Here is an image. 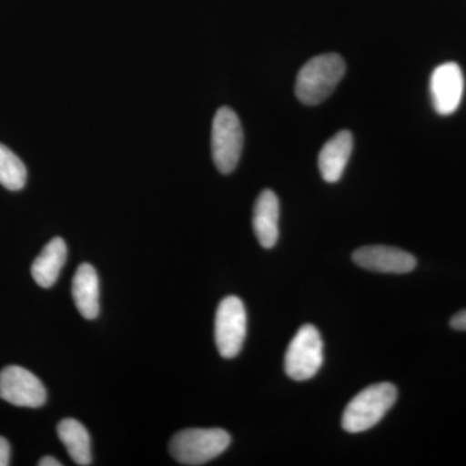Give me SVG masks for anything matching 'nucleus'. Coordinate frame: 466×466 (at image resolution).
I'll return each mask as SVG.
<instances>
[{
  "label": "nucleus",
  "mask_w": 466,
  "mask_h": 466,
  "mask_svg": "<svg viewBox=\"0 0 466 466\" xmlns=\"http://www.w3.org/2000/svg\"><path fill=\"white\" fill-rule=\"evenodd\" d=\"M323 361L320 333L315 325H303L288 346L284 359L285 373L294 381H308L318 375Z\"/></svg>",
  "instance_id": "39448f33"
},
{
  "label": "nucleus",
  "mask_w": 466,
  "mask_h": 466,
  "mask_svg": "<svg viewBox=\"0 0 466 466\" xmlns=\"http://www.w3.org/2000/svg\"><path fill=\"white\" fill-rule=\"evenodd\" d=\"M352 260L361 268L381 274H408L417 266V260L412 254L400 248L385 245L360 248L352 254Z\"/></svg>",
  "instance_id": "1a4fd4ad"
},
{
  "label": "nucleus",
  "mask_w": 466,
  "mask_h": 466,
  "mask_svg": "<svg viewBox=\"0 0 466 466\" xmlns=\"http://www.w3.org/2000/svg\"><path fill=\"white\" fill-rule=\"evenodd\" d=\"M72 296L79 314L92 320L99 317L100 285L96 269L88 263L76 268L72 283Z\"/></svg>",
  "instance_id": "f8f14e48"
},
{
  "label": "nucleus",
  "mask_w": 466,
  "mask_h": 466,
  "mask_svg": "<svg viewBox=\"0 0 466 466\" xmlns=\"http://www.w3.org/2000/svg\"><path fill=\"white\" fill-rule=\"evenodd\" d=\"M231 444V435L223 429H186L170 441L171 456L179 464L204 465L222 455Z\"/></svg>",
  "instance_id": "7ed1b4c3"
},
{
  "label": "nucleus",
  "mask_w": 466,
  "mask_h": 466,
  "mask_svg": "<svg viewBox=\"0 0 466 466\" xmlns=\"http://www.w3.org/2000/svg\"><path fill=\"white\" fill-rule=\"evenodd\" d=\"M67 248L61 238H52L32 266L34 281L42 288H51L56 283L61 269L66 262Z\"/></svg>",
  "instance_id": "ddd939ff"
},
{
  "label": "nucleus",
  "mask_w": 466,
  "mask_h": 466,
  "mask_svg": "<svg viewBox=\"0 0 466 466\" xmlns=\"http://www.w3.org/2000/svg\"><path fill=\"white\" fill-rule=\"evenodd\" d=\"M451 328L460 332L466 330V309L459 311L458 314L453 315L450 321Z\"/></svg>",
  "instance_id": "dca6fc26"
},
{
  "label": "nucleus",
  "mask_w": 466,
  "mask_h": 466,
  "mask_svg": "<svg viewBox=\"0 0 466 466\" xmlns=\"http://www.w3.org/2000/svg\"><path fill=\"white\" fill-rule=\"evenodd\" d=\"M0 398L14 406L39 408L47 400V391L30 370L9 366L0 372Z\"/></svg>",
  "instance_id": "0eeeda50"
},
{
  "label": "nucleus",
  "mask_w": 466,
  "mask_h": 466,
  "mask_svg": "<svg viewBox=\"0 0 466 466\" xmlns=\"http://www.w3.org/2000/svg\"><path fill=\"white\" fill-rule=\"evenodd\" d=\"M354 147V137L348 130L339 131L324 144L319 153V170L327 183H337L345 173Z\"/></svg>",
  "instance_id": "9d476101"
},
{
  "label": "nucleus",
  "mask_w": 466,
  "mask_h": 466,
  "mask_svg": "<svg viewBox=\"0 0 466 466\" xmlns=\"http://www.w3.org/2000/svg\"><path fill=\"white\" fill-rule=\"evenodd\" d=\"M244 131L240 118L228 106L218 109L211 128V155L218 170L231 174L240 161Z\"/></svg>",
  "instance_id": "20e7f679"
},
{
  "label": "nucleus",
  "mask_w": 466,
  "mask_h": 466,
  "mask_svg": "<svg viewBox=\"0 0 466 466\" xmlns=\"http://www.w3.org/2000/svg\"><path fill=\"white\" fill-rule=\"evenodd\" d=\"M397 398L398 389L390 382L368 386L352 398L343 410V431L352 434L370 431L391 410Z\"/></svg>",
  "instance_id": "f257e3e1"
},
{
  "label": "nucleus",
  "mask_w": 466,
  "mask_h": 466,
  "mask_svg": "<svg viewBox=\"0 0 466 466\" xmlns=\"http://www.w3.org/2000/svg\"><path fill=\"white\" fill-rule=\"evenodd\" d=\"M248 317L244 303L238 297H226L216 314V345L223 358L240 354L247 339Z\"/></svg>",
  "instance_id": "423d86ee"
},
{
  "label": "nucleus",
  "mask_w": 466,
  "mask_h": 466,
  "mask_svg": "<svg viewBox=\"0 0 466 466\" xmlns=\"http://www.w3.org/2000/svg\"><path fill=\"white\" fill-rule=\"evenodd\" d=\"M25 165L7 147L0 144V184L9 191H20L25 186Z\"/></svg>",
  "instance_id": "2eb2a0df"
},
{
  "label": "nucleus",
  "mask_w": 466,
  "mask_h": 466,
  "mask_svg": "<svg viewBox=\"0 0 466 466\" xmlns=\"http://www.w3.org/2000/svg\"><path fill=\"white\" fill-rule=\"evenodd\" d=\"M431 94L438 115L455 113L464 94L461 67L456 63H444L435 67L431 78Z\"/></svg>",
  "instance_id": "6e6552de"
},
{
  "label": "nucleus",
  "mask_w": 466,
  "mask_h": 466,
  "mask_svg": "<svg viewBox=\"0 0 466 466\" xmlns=\"http://www.w3.org/2000/svg\"><path fill=\"white\" fill-rule=\"evenodd\" d=\"M39 466H61L60 461H58L57 459L52 458V456H46V458H43L39 460L38 462Z\"/></svg>",
  "instance_id": "a211bd4d"
},
{
  "label": "nucleus",
  "mask_w": 466,
  "mask_h": 466,
  "mask_svg": "<svg viewBox=\"0 0 466 466\" xmlns=\"http://www.w3.org/2000/svg\"><path fill=\"white\" fill-rule=\"evenodd\" d=\"M345 72V61L339 54H324L311 58L297 76V97L305 106L323 103L336 90Z\"/></svg>",
  "instance_id": "f03ea898"
},
{
  "label": "nucleus",
  "mask_w": 466,
  "mask_h": 466,
  "mask_svg": "<svg viewBox=\"0 0 466 466\" xmlns=\"http://www.w3.org/2000/svg\"><path fill=\"white\" fill-rule=\"evenodd\" d=\"M279 218L280 204L271 189H265L253 208V229L257 240L265 249H272L279 240Z\"/></svg>",
  "instance_id": "9b49d317"
},
{
  "label": "nucleus",
  "mask_w": 466,
  "mask_h": 466,
  "mask_svg": "<svg viewBox=\"0 0 466 466\" xmlns=\"http://www.w3.org/2000/svg\"><path fill=\"white\" fill-rule=\"evenodd\" d=\"M57 435L76 465L91 464V437L81 422L75 419L63 420L57 425Z\"/></svg>",
  "instance_id": "4468645a"
},
{
  "label": "nucleus",
  "mask_w": 466,
  "mask_h": 466,
  "mask_svg": "<svg viewBox=\"0 0 466 466\" xmlns=\"http://www.w3.org/2000/svg\"><path fill=\"white\" fill-rule=\"evenodd\" d=\"M11 447L5 438L0 437V466L11 464Z\"/></svg>",
  "instance_id": "f3484780"
}]
</instances>
